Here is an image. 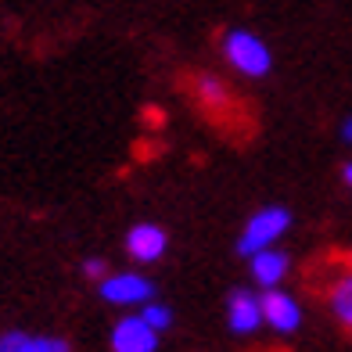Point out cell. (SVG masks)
<instances>
[{
	"label": "cell",
	"mask_w": 352,
	"mask_h": 352,
	"mask_svg": "<svg viewBox=\"0 0 352 352\" xmlns=\"http://www.w3.org/2000/svg\"><path fill=\"white\" fill-rule=\"evenodd\" d=\"M223 58H227V65L245 76V79H266L270 72H274V51H270V43L252 33V29H227L223 33Z\"/></svg>",
	"instance_id": "6da1fadb"
},
{
	"label": "cell",
	"mask_w": 352,
	"mask_h": 352,
	"mask_svg": "<svg viewBox=\"0 0 352 352\" xmlns=\"http://www.w3.org/2000/svg\"><path fill=\"white\" fill-rule=\"evenodd\" d=\"M292 209L287 205H263V209H255L245 227H241V237H237V255H248L259 252V248H270V245H280V237L292 230Z\"/></svg>",
	"instance_id": "7a4b0ae2"
},
{
	"label": "cell",
	"mask_w": 352,
	"mask_h": 352,
	"mask_svg": "<svg viewBox=\"0 0 352 352\" xmlns=\"http://www.w3.org/2000/svg\"><path fill=\"white\" fill-rule=\"evenodd\" d=\"M98 295L116 309H140L144 302L155 298V280L144 277L140 270H116V274L108 270L98 280Z\"/></svg>",
	"instance_id": "3957f363"
},
{
	"label": "cell",
	"mask_w": 352,
	"mask_h": 352,
	"mask_svg": "<svg viewBox=\"0 0 352 352\" xmlns=\"http://www.w3.org/2000/svg\"><path fill=\"white\" fill-rule=\"evenodd\" d=\"M266 327L263 316V292L252 287H234L227 295V331L234 338H255Z\"/></svg>",
	"instance_id": "277c9868"
},
{
	"label": "cell",
	"mask_w": 352,
	"mask_h": 352,
	"mask_svg": "<svg viewBox=\"0 0 352 352\" xmlns=\"http://www.w3.org/2000/svg\"><path fill=\"white\" fill-rule=\"evenodd\" d=\"M158 345H162V331H155L137 309L111 324V334H108L111 352H155Z\"/></svg>",
	"instance_id": "5b68a950"
},
{
	"label": "cell",
	"mask_w": 352,
	"mask_h": 352,
	"mask_svg": "<svg viewBox=\"0 0 352 352\" xmlns=\"http://www.w3.org/2000/svg\"><path fill=\"white\" fill-rule=\"evenodd\" d=\"M122 248L137 266H148V263H158L169 252V234L158 223H133L122 237Z\"/></svg>",
	"instance_id": "8992f818"
},
{
	"label": "cell",
	"mask_w": 352,
	"mask_h": 352,
	"mask_svg": "<svg viewBox=\"0 0 352 352\" xmlns=\"http://www.w3.org/2000/svg\"><path fill=\"white\" fill-rule=\"evenodd\" d=\"M263 316H266V327L274 334H280V338H292L302 327V306L284 287H266L263 292Z\"/></svg>",
	"instance_id": "52a82bcc"
},
{
	"label": "cell",
	"mask_w": 352,
	"mask_h": 352,
	"mask_svg": "<svg viewBox=\"0 0 352 352\" xmlns=\"http://www.w3.org/2000/svg\"><path fill=\"white\" fill-rule=\"evenodd\" d=\"M287 270H292V259H287V252H280L277 245L259 248V252L248 255V277H252L255 287H263V292L266 287H280Z\"/></svg>",
	"instance_id": "ba28073f"
},
{
	"label": "cell",
	"mask_w": 352,
	"mask_h": 352,
	"mask_svg": "<svg viewBox=\"0 0 352 352\" xmlns=\"http://www.w3.org/2000/svg\"><path fill=\"white\" fill-rule=\"evenodd\" d=\"M327 309L334 316V324L352 334V263L342 270V274L331 277V284H327Z\"/></svg>",
	"instance_id": "9c48e42d"
},
{
	"label": "cell",
	"mask_w": 352,
	"mask_h": 352,
	"mask_svg": "<svg viewBox=\"0 0 352 352\" xmlns=\"http://www.w3.org/2000/svg\"><path fill=\"white\" fill-rule=\"evenodd\" d=\"M72 345L58 334H33V331H4L0 352H69Z\"/></svg>",
	"instance_id": "30bf717a"
},
{
	"label": "cell",
	"mask_w": 352,
	"mask_h": 352,
	"mask_svg": "<svg viewBox=\"0 0 352 352\" xmlns=\"http://www.w3.org/2000/svg\"><path fill=\"white\" fill-rule=\"evenodd\" d=\"M195 98H198V104L209 111V116H219V111H227V108H234V94H230V87L223 83V79H216V76H195Z\"/></svg>",
	"instance_id": "8fae6325"
},
{
	"label": "cell",
	"mask_w": 352,
	"mask_h": 352,
	"mask_svg": "<svg viewBox=\"0 0 352 352\" xmlns=\"http://www.w3.org/2000/svg\"><path fill=\"white\" fill-rule=\"evenodd\" d=\"M137 313H140L144 320H148V324H151L155 331H162V334H166V331L173 327V320H176V316H173V309L166 306V302H158V298H151V302H144V306H140Z\"/></svg>",
	"instance_id": "7c38bea8"
},
{
	"label": "cell",
	"mask_w": 352,
	"mask_h": 352,
	"mask_svg": "<svg viewBox=\"0 0 352 352\" xmlns=\"http://www.w3.org/2000/svg\"><path fill=\"white\" fill-rule=\"evenodd\" d=\"M79 274H83L87 280H101V277L108 274V266H104V259H98V255H94V259H87L83 266H79Z\"/></svg>",
	"instance_id": "4fadbf2b"
},
{
	"label": "cell",
	"mask_w": 352,
	"mask_h": 352,
	"mask_svg": "<svg viewBox=\"0 0 352 352\" xmlns=\"http://www.w3.org/2000/svg\"><path fill=\"white\" fill-rule=\"evenodd\" d=\"M338 137H342L345 144H352V116H345V119H342V126H338Z\"/></svg>",
	"instance_id": "5bb4252c"
},
{
	"label": "cell",
	"mask_w": 352,
	"mask_h": 352,
	"mask_svg": "<svg viewBox=\"0 0 352 352\" xmlns=\"http://www.w3.org/2000/svg\"><path fill=\"white\" fill-rule=\"evenodd\" d=\"M342 184L352 190V162H345V166H342Z\"/></svg>",
	"instance_id": "9a60e30c"
},
{
	"label": "cell",
	"mask_w": 352,
	"mask_h": 352,
	"mask_svg": "<svg viewBox=\"0 0 352 352\" xmlns=\"http://www.w3.org/2000/svg\"><path fill=\"white\" fill-rule=\"evenodd\" d=\"M349 263H352V255H349Z\"/></svg>",
	"instance_id": "2e32d148"
}]
</instances>
